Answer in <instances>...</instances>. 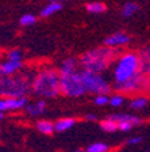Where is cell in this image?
Wrapping results in <instances>:
<instances>
[{
    "mask_svg": "<svg viewBox=\"0 0 150 152\" xmlns=\"http://www.w3.org/2000/svg\"><path fill=\"white\" fill-rule=\"evenodd\" d=\"M116 57H118L116 48H109L106 45L85 52L80 57V65L83 69L101 73L108 69L111 64L116 60Z\"/></svg>",
    "mask_w": 150,
    "mask_h": 152,
    "instance_id": "cell-1",
    "label": "cell"
},
{
    "mask_svg": "<svg viewBox=\"0 0 150 152\" xmlns=\"http://www.w3.org/2000/svg\"><path fill=\"white\" fill-rule=\"evenodd\" d=\"M31 91L41 98H56L61 94V86H59V71L46 68L42 69L33 77Z\"/></svg>",
    "mask_w": 150,
    "mask_h": 152,
    "instance_id": "cell-2",
    "label": "cell"
},
{
    "mask_svg": "<svg viewBox=\"0 0 150 152\" xmlns=\"http://www.w3.org/2000/svg\"><path fill=\"white\" fill-rule=\"evenodd\" d=\"M141 71V56L134 52L120 54L114 68V80L115 84L125 83L126 80L134 77Z\"/></svg>",
    "mask_w": 150,
    "mask_h": 152,
    "instance_id": "cell-3",
    "label": "cell"
},
{
    "mask_svg": "<svg viewBox=\"0 0 150 152\" xmlns=\"http://www.w3.org/2000/svg\"><path fill=\"white\" fill-rule=\"evenodd\" d=\"M31 82L26 75L0 76V95L1 96H26L31 91Z\"/></svg>",
    "mask_w": 150,
    "mask_h": 152,
    "instance_id": "cell-4",
    "label": "cell"
},
{
    "mask_svg": "<svg viewBox=\"0 0 150 152\" xmlns=\"http://www.w3.org/2000/svg\"><path fill=\"white\" fill-rule=\"evenodd\" d=\"M59 86L61 94L69 98H78L87 92L80 71L72 73H59Z\"/></svg>",
    "mask_w": 150,
    "mask_h": 152,
    "instance_id": "cell-5",
    "label": "cell"
},
{
    "mask_svg": "<svg viewBox=\"0 0 150 152\" xmlns=\"http://www.w3.org/2000/svg\"><path fill=\"white\" fill-rule=\"evenodd\" d=\"M80 75H81L83 83H84L85 91L89 92V94L97 95V94H107V92L111 91V86L101 76V73L92 72V71L88 69H81Z\"/></svg>",
    "mask_w": 150,
    "mask_h": 152,
    "instance_id": "cell-6",
    "label": "cell"
},
{
    "mask_svg": "<svg viewBox=\"0 0 150 152\" xmlns=\"http://www.w3.org/2000/svg\"><path fill=\"white\" fill-rule=\"evenodd\" d=\"M150 87V79L147 77L146 73L139 72L134 77L126 80L125 83L115 84V88L119 92H125V94H133V92H141L145 91Z\"/></svg>",
    "mask_w": 150,
    "mask_h": 152,
    "instance_id": "cell-7",
    "label": "cell"
},
{
    "mask_svg": "<svg viewBox=\"0 0 150 152\" xmlns=\"http://www.w3.org/2000/svg\"><path fill=\"white\" fill-rule=\"evenodd\" d=\"M131 38L127 33L125 31H116V33H112L111 35L104 39V45L109 48H120V46H125V45L130 44Z\"/></svg>",
    "mask_w": 150,
    "mask_h": 152,
    "instance_id": "cell-8",
    "label": "cell"
},
{
    "mask_svg": "<svg viewBox=\"0 0 150 152\" xmlns=\"http://www.w3.org/2000/svg\"><path fill=\"white\" fill-rule=\"evenodd\" d=\"M23 68L22 60H8L0 64V76H11Z\"/></svg>",
    "mask_w": 150,
    "mask_h": 152,
    "instance_id": "cell-9",
    "label": "cell"
},
{
    "mask_svg": "<svg viewBox=\"0 0 150 152\" xmlns=\"http://www.w3.org/2000/svg\"><path fill=\"white\" fill-rule=\"evenodd\" d=\"M46 110V102L39 99V101L34 102V103H27L26 104V111H27L28 115L31 117H38V115H42Z\"/></svg>",
    "mask_w": 150,
    "mask_h": 152,
    "instance_id": "cell-10",
    "label": "cell"
},
{
    "mask_svg": "<svg viewBox=\"0 0 150 152\" xmlns=\"http://www.w3.org/2000/svg\"><path fill=\"white\" fill-rule=\"evenodd\" d=\"M6 102L8 110H19V109L26 107L27 98L26 96H6Z\"/></svg>",
    "mask_w": 150,
    "mask_h": 152,
    "instance_id": "cell-11",
    "label": "cell"
},
{
    "mask_svg": "<svg viewBox=\"0 0 150 152\" xmlns=\"http://www.w3.org/2000/svg\"><path fill=\"white\" fill-rule=\"evenodd\" d=\"M78 64L80 61H77L75 57H68L61 63L59 66V73H72V72H77Z\"/></svg>",
    "mask_w": 150,
    "mask_h": 152,
    "instance_id": "cell-12",
    "label": "cell"
},
{
    "mask_svg": "<svg viewBox=\"0 0 150 152\" xmlns=\"http://www.w3.org/2000/svg\"><path fill=\"white\" fill-rule=\"evenodd\" d=\"M109 118L116 122H131L133 125H139L142 122V120L137 115H133V114H125V113H119V114H111Z\"/></svg>",
    "mask_w": 150,
    "mask_h": 152,
    "instance_id": "cell-13",
    "label": "cell"
},
{
    "mask_svg": "<svg viewBox=\"0 0 150 152\" xmlns=\"http://www.w3.org/2000/svg\"><path fill=\"white\" fill-rule=\"evenodd\" d=\"M37 129L39 133H43V134H53V132L56 130V125H54L51 121L47 120H42L37 122Z\"/></svg>",
    "mask_w": 150,
    "mask_h": 152,
    "instance_id": "cell-14",
    "label": "cell"
},
{
    "mask_svg": "<svg viewBox=\"0 0 150 152\" xmlns=\"http://www.w3.org/2000/svg\"><path fill=\"white\" fill-rule=\"evenodd\" d=\"M61 8H62L61 3H58V1H50V3L47 4V6H45L43 10L41 11V16H43V18L51 16V15H54V14H57L58 11H61Z\"/></svg>",
    "mask_w": 150,
    "mask_h": 152,
    "instance_id": "cell-15",
    "label": "cell"
},
{
    "mask_svg": "<svg viewBox=\"0 0 150 152\" xmlns=\"http://www.w3.org/2000/svg\"><path fill=\"white\" fill-rule=\"evenodd\" d=\"M75 124H76L75 118H61V120H58L54 125H56L57 132H65V130L70 129Z\"/></svg>",
    "mask_w": 150,
    "mask_h": 152,
    "instance_id": "cell-16",
    "label": "cell"
},
{
    "mask_svg": "<svg viewBox=\"0 0 150 152\" xmlns=\"http://www.w3.org/2000/svg\"><path fill=\"white\" fill-rule=\"evenodd\" d=\"M100 128H101V130H104V132H107V133H114V132H116V130L119 129L118 122L114 121V120H111L109 117L100 122Z\"/></svg>",
    "mask_w": 150,
    "mask_h": 152,
    "instance_id": "cell-17",
    "label": "cell"
},
{
    "mask_svg": "<svg viewBox=\"0 0 150 152\" xmlns=\"http://www.w3.org/2000/svg\"><path fill=\"white\" fill-rule=\"evenodd\" d=\"M138 10H139V6H138L137 3H134V1H128V3H126L125 6H123L122 15L125 16V18H128V16H133V15H134Z\"/></svg>",
    "mask_w": 150,
    "mask_h": 152,
    "instance_id": "cell-18",
    "label": "cell"
},
{
    "mask_svg": "<svg viewBox=\"0 0 150 152\" xmlns=\"http://www.w3.org/2000/svg\"><path fill=\"white\" fill-rule=\"evenodd\" d=\"M107 10V6L101 1H92L87 6V11L91 14H101Z\"/></svg>",
    "mask_w": 150,
    "mask_h": 152,
    "instance_id": "cell-19",
    "label": "cell"
},
{
    "mask_svg": "<svg viewBox=\"0 0 150 152\" xmlns=\"http://www.w3.org/2000/svg\"><path fill=\"white\" fill-rule=\"evenodd\" d=\"M109 147L106 142H92L87 147V152H108Z\"/></svg>",
    "mask_w": 150,
    "mask_h": 152,
    "instance_id": "cell-20",
    "label": "cell"
},
{
    "mask_svg": "<svg viewBox=\"0 0 150 152\" xmlns=\"http://www.w3.org/2000/svg\"><path fill=\"white\" fill-rule=\"evenodd\" d=\"M147 104V99L145 96H135L133 98V101L130 102V107L133 110H141Z\"/></svg>",
    "mask_w": 150,
    "mask_h": 152,
    "instance_id": "cell-21",
    "label": "cell"
},
{
    "mask_svg": "<svg viewBox=\"0 0 150 152\" xmlns=\"http://www.w3.org/2000/svg\"><path fill=\"white\" fill-rule=\"evenodd\" d=\"M35 20H37V18L33 14H25V15L20 16V19H19V22H20L22 26H31L35 23Z\"/></svg>",
    "mask_w": 150,
    "mask_h": 152,
    "instance_id": "cell-22",
    "label": "cell"
},
{
    "mask_svg": "<svg viewBox=\"0 0 150 152\" xmlns=\"http://www.w3.org/2000/svg\"><path fill=\"white\" fill-rule=\"evenodd\" d=\"M123 102H125V96H123L122 94H115L109 98V104H111L112 107H119V106H122Z\"/></svg>",
    "mask_w": 150,
    "mask_h": 152,
    "instance_id": "cell-23",
    "label": "cell"
},
{
    "mask_svg": "<svg viewBox=\"0 0 150 152\" xmlns=\"http://www.w3.org/2000/svg\"><path fill=\"white\" fill-rule=\"evenodd\" d=\"M93 103L97 106H104V104L109 103V98L107 96V94H97L93 99Z\"/></svg>",
    "mask_w": 150,
    "mask_h": 152,
    "instance_id": "cell-24",
    "label": "cell"
},
{
    "mask_svg": "<svg viewBox=\"0 0 150 152\" xmlns=\"http://www.w3.org/2000/svg\"><path fill=\"white\" fill-rule=\"evenodd\" d=\"M7 58L8 60H22V52L18 50V49H14L7 54Z\"/></svg>",
    "mask_w": 150,
    "mask_h": 152,
    "instance_id": "cell-25",
    "label": "cell"
},
{
    "mask_svg": "<svg viewBox=\"0 0 150 152\" xmlns=\"http://www.w3.org/2000/svg\"><path fill=\"white\" fill-rule=\"evenodd\" d=\"M133 125L131 122H118V128L119 130H122V132H130L133 129Z\"/></svg>",
    "mask_w": 150,
    "mask_h": 152,
    "instance_id": "cell-26",
    "label": "cell"
},
{
    "mask_svg": "<svg viewBox=\"0 0 150 152\" xmlns=\"http://www.w3.org/2000/svg\"><path fill=\"white\" fill-rule=\"evenodd\" d=\"M126 142H127L128 145H137V144L142 142V137H130Z\"/></svg>",
    "mask_w": 150,
    "mask_h": 152,
    "instance_id": "cell-27",
    "label": "cell"
},
{
    "mask_svg": "<svg viewBox=\"0 0 150 152\" xmlns=\"http://www.w3.org/2000/svg\"><path fill=\"white\" fill-rule=\"evenodd\" d=\"M6 110H8L6 98H0V111H6Z\"/></svg>",
    "mask_w": 150,
    "mask_h": 152,
    "instance_id": "cell-28",
    "label": "cell"
},
{
    "mask_svg": "<svg viewBox=\"0 0 150 152\" xmlns=\"http://www.w3.org/2000/svg\"><path fill=\"white\" fill-rule=\"evenodd\" d=\"M85 118H87L88 121H95V120H96V115H95V114H88Z\"/></svg>",
    "mask_w": 150,
    "mask_h": 152,
    "instance_id": "cell-29",
    "label": "cell"
},
{
    "mask_svg": "<svg viewBox=\"0 0 150 152\" xmlns=\"http://www.w3.org/2000/svg\"><path fill=\"white\" fill-rule=\"evenodd\" d=\"M49 1H58V3H61V1H68V0H49Z\"/></svg>",
    "mask_w": 150,
    "mask_h": 152,
    "instance_id": "cell-30",
    "label": "cell"
},
{
    "mask_svg": "<svg viewBox=\"0 0 150 152\" xmlns=\"http://www.w3.org/2000/svg\"><path fill=\"white\" fill-rule=\"evenodd\" d=\"M3 117H4V114H3V111H0V120H3Z\"/></svg>",
    "mask_w": 150,
    "mask_h": 152,
    "instance_id": "cell-31",
    "label": "cell"
},
{
    "mask_svg": "<svg viewBox=\"0 0 150 152\" xmlns=\"http://www.w3.org/2000/svg\"><path fill=\"white\" fill-rule=\"evenodd\" d=\"M73 152H84V151H83V149H75Z\"/></svg>",
    "mask_w": 150,
    "mask_h": 152,
    "instance_id": "cell-32",
    "label": "cell"
},
{
    "mask_svg": "<svg viewBox=\"0 0 150 152\" xmlns=\"http://www.w3.org/2000/svg\"><path fill=\"white\" fill-rule=\"evenodd\" d=\"M149 152H150V151H149Z\"/></svg>",
    "mask_w": 150,
    "mask_h": 152,
    "instance_id": "cell-33",
    "label": "cell"
}]
</instances>
